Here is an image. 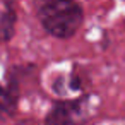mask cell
Here are the masks:
<instances>
[{
  "mask_svg": "<svg viewBox=\"0 0 125 125\" xmlns=\"http://www.w3.org/2000/svg\"><path fill=\"white\" fill-rule=\"evenodd\" d=\"M34 9L40 26L57 40L74 38L86 19L79 0H34Z\"/></svg>",
  "mask_w": 125,
  "mask_h": 125,
  "instance_id": "obj_1",
  "label": "cell"
},
{
  "mask_svg": "<svg viewBox=\"0 0 125 125\" xmlns=\"http://www.w3.org/2000/svg\"><path fill=\"white\" fill-rule=\"evenodd\" d=\"M87 101L89 94H79L74 98H58L50 106L45 123L48 125H69L84 122L87 118Z\"/></svg>",
  "mask_w": 125,
  "mask_h": 125,
  "instance_id": "obj_2",
  "label": "cell"
},
{
  "mask_svg": "<svg viewBox=\"0 0 125 125\" xmlns=\"http://www.w3.org/2000/svg\"><path fill=\"white\" fill-rule=\"evenodd\" d=\"M19 99H21L19 81L16 79V75L9 74L7 86L0 84V113L5 116H14L19 110Z\"/></svg>",
  "mask_w": 125,
  "mask_h": 125,
  "instance_id": "obj_3",
  "label": "cell"
},
{
  "mask_svg": "<svg viewBox=\"0 0 125 125\" xmlns=\"http://www.w3.org/2000/svg\"><path fill=\"white\" fill-rule=\"evenodd\" d=\"M17 19V0H4L2 10H0V43H9L14 38Z\"/></svg>",
  "mask_w": 125,
  "mask_h": 125,
  "instance_id": "obj_4",
  "label": "cell"
}]
</instances>
